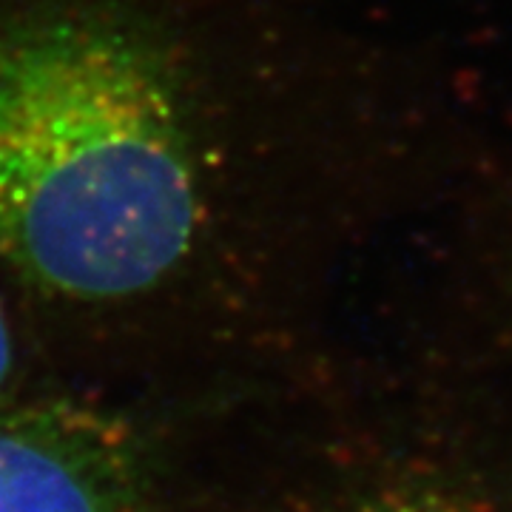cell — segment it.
I'll use <instances>...</instances> for the list:
<instances>
[{
  "instance_id": "6da1fadb",
  "label": "cell",
  "mask_w": 512,
  "mask_h": 512,
  "mask_svg": "<svg viewBox=\"0 0 512 512\" xmlns=\"http://www.w3.org/2000/svg\"><path fill=\"white\" fill-rule=\"evenodd\" d=\"M200 220L157 46L92 12L0 20V262L40 291L123 299L183 265Z\"/></svg>"
},
{
  "instance_id": "7a4b0ae2",
  "label": "cell",
  "mask_w": 512,
  "mask_h": 512,
  "mask_svg": "<svg viewBox=\"0 0 512 512\" xmlns=\"http://www.w3.org/2000/svg\"><path fill=\"white\" fill-rule=\"evenodd\" d=\"M134 439L72 404L0 402V512H148Z\"/></svg>"
},
{
  "instance_id": "3957f363",
  "label": "cell",
  "mask_w": 512,
  "mask_h": 512,
  "mask_svg": "<svg viewBox=\"0 0 512 512\" xmlns=\"http://www.w3.org/2000/svg\"><path fill=\"white\" fill-rule=\"evenodd\" d=\"M365 512H476L464 507L461 501L450 495L433 493V490H413V493H399L384 498L379 504L367 507Z\"/></svg>"
},
{
  "instance_id": "277c9868",
  "label": "cell",
  "mask_w": 512,
  "mask_h": 512,
  "mask_svg": "<svg viewBox=\"0 0 512 512\" xmlns=\"http://www.w3.org/2000/svg\"><path fill=\"white\" fill-rule=\"evenodd\" d=\"M12 373V333H9V322H6V313L0 305V390Z\"/></svg>"
}]
</instances>
